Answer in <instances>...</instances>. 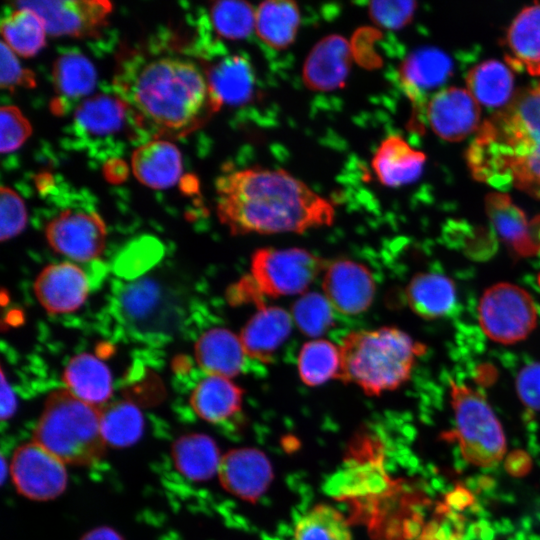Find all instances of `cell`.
Wrapping results in <instances>:
<instances>
[{
    "instance_id": "74e56055",
    "label": "cell",
    "mask_w": 540,
    "mask_h": 540,
    "mask_svg": "<svg viewBox=\"0 0 540 540\" xmlns=\"http://www.w3.org/2000/svg\"><path fill=\"white\" fill-rule=\"evenodd\" d=\"M254 9L245 1H216L210 7V20L216 33L227 40L247 38L255 28Z\"/></svg>"
},
{
    "instance_id": "1f68e13d",
    "label": "cell",
    "mask_w": 540,
    "mask_h": 540,
    "mask_svg": "<svg viewBox=\"0 0 540 540\" xmlns=\"http://www.w3.org/2000/svg\"><path fill=\"white\" fill-rule=\"evenodd\" d=\"M300 26V11L293 1L271 0L256 8L255 30L267 46L283 50L295 40Z\"/></svg>"
},
{
    "instance_id": "f1b7e54d",
    "label": "cell",
    "mask_w": 540,
    "mask_h": 540,
    "mask_svg": "<svg viewBox=\"0 0 540 540\" xmlns=\"http://www.w3.org/2000/svg\"><path fill=\"white\" fill-rule=\"evenodd\" d=\"M63 380L68 391L95 407L106 403L113 392L112 376L108 367L87 353L78 354L68 362Z\"/></svg>"
},
{
    "instance_id": "7dc6e473",
    "label": "cell",
    "mask_w": 540,
    "mask_h": 540,
    "mask_svg": "<svg viewBox=\"0 0 540 540\" xmlns=\"http://www.w3.org/2000/svg\"><path fill=\"white\" fill-rule=\"evenodd\" d=\"M15 410H16V397L2 371L1 372V419L6 420V419L11 418Z\"/></svg>"
},
{
    "instance_id": "6da1fadb",
    "label": "cell",
    "mask_w": 540,
    "mask_h": 540,
    "mask_svg": "<svg viewBox=\"0 0 540 540\" xmlns=\"http://www.w3.org/2000/svg\"><path fill=\"white\" fill-rule=\"evenodd\" d=\"M215 188L217 215L233 235L303 233L334 222L333 204L283 169L233 170Z\"/></svg>"
},
{
    "instance_id": "ffe728a7",
    "label": "cell",
    "mask_w": 540,
    "mask_h": 540,
    "mask_svg": "<svg viewBox=\"0 0 540 540\" xmlns=\"http://www.w3.org/2000/svg\"><path fill=\"white\" fill-rule=\"evenodd\" d=\"M293 319L279 306H261L243 326L240 340L246 355L270 363L291 334Z\"/></svg>"
},
{
    "instance_id": "9c48e42d",
    "label": "cell",
    "mask_w": 540,
    "mask_h": 540,
    "mask_svg": "<svg viewBox=\"0 0 540 540\" xmlns=\"http://www.w3.org/2000/svg\"><path fill=\"white\" fill-rule=\"evenodd\" d=\"M483 332L500 344L524 340L536 327L537 309L530 294L511 283L486 289L478 306Z\"/></svg>"
},
{
    "instance_id": "f546056e",
    "label": "cell",
    "mask_w": 540,
    "mask_h": 540,
    "mask_svg": "<svg viewBox=\"0 0 540 540\" xmlns=\"http://www.w3.org/2000/svg\"><path fill=\"white\" fill-rule=\"evenodd\" d=\"M171 457L177 471L193 481L212 478L218 473L222 458L215 441L201 433L186 434L175 440Z\"/></svg>"
},
{
    "instance_id": "ac0fdd59",
    "label": "cell",
    "mask_w": 540,
    "mask_h": 540,
    "mask_svg": "<svg viewBox=\"0 0 540 540\" xmlns=\"http://www.w3.org/2000/svg\"><path fill=\"white\" fill-rule=\"evenodd\" d=\"M351 47L342 36L331 34L318 41L303 66V82L314 91L342 88L351 67Z\"/></svg>"
},
{
    "instance_id": "c3c4849f",
    "label": "cell",
    "mask_w": 540,
    "mask_h": 540,
    "mask_svg": "<svg viewBox=\"0 0 540 540\" xmlns=\"http://www.w3.org/2000/svg\"><path fill=\"white\" fill-rule=\"evenodd\" d=\"M80 540H124L113 528L102 526L85 533Z\"/></svg>"
},
{
    "instance_id": "8d00e7d4",
    "label": "cell",
    "mask_w": 540,
    "mask_h": 540,
    "mask_svg": "<svg viewBox=\"0 0 540 540\" xmlns=\"http://www.w3.org/2000/svg\"><path fill=\"white\" fill-rule=\"evenodd\" d=\"M293 540H353L345 516L334 506L317 504L296 523Z\"/></svg>"
},
{
    "instance_id": "681fc988",
    "label": "cell",
    "mask_w": 540,
    "mask_h": 540,
    "mask_svg": "<svg viewBox=\"0 0 540 540\" xmlns=\"http://www.w3.org/2000/svg\"><path fill=\"white\" fill-rule=\"evenodd\" d=\"M529 233L538 254H540V215L529 222Z\"/></svg>"
},
{
    "instance_id": "484cf974",
    "label": "cell",
    "mask_w": 540,
    "mask_h": 540,
    "mask_svg": "<svg viewBox=\"0 0 540 540\" xmlns=\"http://www.w3.org/2000/svg\"><path fill=\"white\" fill-rule=\"evenodd\" d=\"M488 218L498 236L506 243L513 255L529 257L538 255L529 233V222L519 208L503 192H491L485 198Z\"/></svg>"
},
{
    "instance_id": "4fadbf2b",
    "label": "cell",
    "mask_w": 540,
    "mask_h": 540,
    "mask_svg": "<svg viewBox=\"0 0 540 540\" xmlns=\"http://www.w3.org/2000/svg\"><path fill=\"white\" fill-rule=\"evenodd\" d=\"M14 6L34 11L52 36L95 34L112 11V3L104 0H23Z\"/></svg>"
},
{
    "instance_id": "bcb514c9",
    "label": "cell",
    "mask_w": 540,
    "mask_h": 540,
    "mask_svg": "<svg viewBox=\"0 0 540 540\" xmlns=\"http://www.w3.org/2000/svg\"><path fill=\"white\" fill-rule=\"evenodd\" d=\"M532 466L529 455L522 450H515L505 460V469L515 477L526 475Z\"/></svg>"
},
{
    "instance_id": "3957f363",
    "label": "cell",
    "mask_w": 540,
    "mask_h": 540,
    "mask_svg": "<svg viewBox=\"0 0 540 540\" xmlns=\"http://www.w3.org/2000/svg\"><path fill=\"white\" fill-rule=\"evenodd\" d=\"M466 161L476 180L540 199V82L517 90L480 125Z\"/></svg>"
},
{
    "instance_id": "836d02e7",
    "label": "cell",
    "mask_w": 540,
    "mask_h": 540,
    "mask_svg": "<svg viewBox=\"0 0 540 540\" xmlns=\"http://www.w3.org/2000/svg\"><path fill=\"white\" fill-rule=\"evenodd\" d=\"M143 430V415L132 402L120 400L100 407V431L106 446H131L141 438Z\"/></svg>"
},
{
    "instance_id": "d590c367",
    "label": "cell",
    "mask_w": 540,
    "mask_h": 540,
    "mask_svg": "<svg viewBox=\"0 0 540 540\" xmlns=\"http://www.w3.org/2000/svg\"><path fill=\"white\" fill-rule=\"evenodd\" d=\"M340 364V347L326 339H314L304 343L297 358L299 377L310 387L338 379Z\"/></svg>"
},
{
    "instance_id": "cb8c5ba5",
    "label": "cell",
    "mask_w": 540,
    "mask_h": 540,
    "mask_svg": "<svg viewBox=\"0 0 540 540\" xmlns=\"http://www.w3.org/2000/svg\"><path fill=\"white\" fill-rule=\"evenodd\" d=\"M425 161L423 152L413 149L402 137L391 135L376 149L371 166L381 184L399 187L416 181Z\"/></svg>"
},
{
    "instance_id": "4316f807",
    "label": "cell",
    "mask_w": 540,
    "mask_h": 540,
    "mask_svg": "<svg viewBox=\"0 0 540 540\" xmlns=\"http://www.w3.org/2000/svg\"><path fill=\"white\" fill-rule=\"evenodd\" d=\"M244 390L229 378L208 375L194 388L190 404L201 419L221 424L242 410Z\"/></svg>"
},
{
    "instance_id": "f35d334b",
    "label": "cell",
    "mask_w": 540,
    "mask_h": 540,
    "mask_svg": "<svg viewBox=\"0 0 540 540\" xmlns=\"http://www.w3.org/2000/svg\"><path fill=\"white\" fill-rule=\"evenodd\" d=\"M333 310L325 295L309 292L294 302L291 316L297 328L304 335L318 337L334 325Z\"/></svg>"
},
{
    "instance_id": "52a82bcc",
    "label": "cell",
    "mask_w": 540,
    "mask_h": 540,
    "mask_svg": "<svg viewBox=\"0 0 540 540\" xmlns=\"http://www.w3.org/2000/svg\"><path fill=\"white\" fill-rule=\"evenodd\" d=\"M114 309L120 322L142 338L170 335L181 316L172 289L152 277L121 285L115 295Z\"/></svg>"
},
{
    "instance_id": "ba28073f",
    "label": "cell",
    "mask_w": 540,
    "mask_h": 540,
    "mask_svg": "<svg viewBox=\"0 0 540 540\" xmlns=\"http://www.w3.org/2000/svg\"><path fill=\"white\" fill-rule=\"evenodd\" d=\"M326 262L302 248H259L251 256L250 276L265 297L305 292Z\"/></svg>"
},
{
    "instance_id": "8fae6325",
    "label": "cell",
    "mask_w": 540,
    "mask_h": 540,
    "mask_svg": "<svg viewBox=\"0 0 540 540\" xmlns=\"http://www.w3.org/2000/svg\"><path fill=\"white\" fill-rule=\"evenodd\" d=\"M10 473L17 492L35 501L55 499L67 486L64 463L33 441L15 450Z\"/></svg>"
},
{
    "instance_id": "277c9868",
    "label": "cell",
    "mask_w": 540,
    "mask_h": 540,
    "mask_svg": "<svg viewBox=\"0 0 540 540\" xmlns=\"http://www.w3.org/2000/svg\"><path fill=\"white\" fill-rule=\"evenodd\" d=\"M340 347L338 379L357 385L368 396H379L405 384L423 347L392 326L351 331Z\"/></svg>"
},
{
    "instance_id": "60d3db41",
    "label": "cell",
    "mask_w": 540,
    "mask_h": 540,
    "mask_svg": "<svg viewBox=\"0 0 540 540\" xmlns=\"http://www.w3.org/2000/svg\"><path fill=\"white\" fill-rule=\"evenodd\" d=\"M27 222L23 200L11 188L0 189V239L5 241L21 233Z\"/></svg>"
},
{
    "instance_id": "7c38bea8",
    "label": "cell",
    "mask_w": 540,
    "mask_h": 540,
    "mask_svg": "<svg viewBox=\"0 0 540 540\" xmlns=\"http://www.w3.org/2000/svg\"><path fill=\"white\" fill-rule=\"evenodd\" d=\"M49 245L59 254L80 262L98 258L104 251L106 228L95 211L66 209L46 226Z\"/></svg>"
},
{
    "instance_id": "f6af8a7d",
    "label": "cell",
    "mask_w": 540,
    "mask_h": 540,
    "mask_svg": "<svg viewBox=\"0 0 540 540\" xmlns=\"http://www.w3.org/2000/svg\"><path fill=\"white\" fill-rule=\"evenodd\" d=\"M263 297L265 296L250 275L233 284L228 290V298L232 304L252 303L257 304L259 308L264 306Z\"/></svg>"
},
{
    "instance_id": "9a60e30c",
    "label": "cell",
    "mask_w": 540,
    "mask_h": 540,
    "mask_svg": "<svg viewBox=\"0 0 540 540\" xmlns=\"http://www.w3.org/2000/svg\"><path fill=\"white\" fill-rule=\"evenodd\" d=\"M222 487L230 494L249 502L257 501L273 480L268 457L259 449L237 448L228 451L218 469Z\"/></svg>"
},
{
    "instance_id": "7402d4cb",
    "label": "cell",
    "mask_w": 540,
    "mask_h": 540,
    "mask_svg": "<svg viewBox=\"0 0 540 540\" xmlns=\"http://www.w3.org/2000/svg\"><path fill=\"white\" fill-rule=\"evenodd\" d=\"M195 358L208 375L233 378L242 373L246 357L240 338L226 328L204 332L195 344Z\"/></svg>"
},
{
    "instance_id": "2e32d148",
    "label": "cell",
    "mask_w": 540,
    "mask_h": 540,
    "mask_svg": "<svg viewBox=\"0 0 540 540\" xmlns=\"http://www.w3.org/2000/svg\"><path fill=\"white\" fill-rule=\"evenodd\" d=\"M471 93L450 87L438 91L426 105L429 125L447 141H460L480 127V107Z\"/></svg>"
},
{
    "instance_id": "b9f144b4",
    "label": "cell",
    "mask_w": 540,
    "mask_h": 540,
    "mask_svg": "<svg viewBox=\"0 0 540 540\" xmlns=\"http://www.w3.org/2000/svg\"><path fill=\"white\" fill-rule=\"evenodd\" d=\"M416 5L414 1H373L369 3L368 13L378 26L399 29L411 21Z\"/></svg>"
},
{
    "instance_id": "8992f818",
    "label": "cell",
    "mask_w": 540,
    "mask_h": 540,
    "mask_svg": "<svg viewBox=\"0 0 540 540\" xmlns=\"http://www.w3.org/2000/svg\"><path fill=\"white\" fill-rule=\"evenodd\" d=\"M450 396L456 437L465 460L480 467L497 464L505 454L506 440L491 406L482 394L464 384L452 382Z\"/></svg>"
},
{
    "instance_id": "d6a6232c",
    "label": "cell",
    "mask_w": 540,
    "mask_h": 540,
    "mask_svg": "<svg viewBox=\"0 0 540 540\" xmlns=\"http://www.w3.org/2000/svg\"><path fill=\"white\" fill-rule=\"evenodd\" d=\"M466 84L474 99L490 108L506 106L514 96L511 69L497 60H486L467 74Z\"/></svg>"
},
{
    "instance_id": "e0dca14e",
    "label": "cell",
    "mask_w": 540,
    "mask_h": 540,
    "mask_svg": "<svg viewBox=\"0 0 540 540\" xmlns=\"http://www.w3.org/2000/svg\"><path fill=\"white\" fill-rule=\"evenodd\" d=\"M34 292L49 313H71L85 302L89 281L79 266L69 262L55 263L39 273L34 282Z\"/></svg>"
},
{
    "instance_id": "44dd1931",
    "label": "cell",
    "mask_w": 540,
    "mask_h": 540,
    "mask_svg": "<svg viewBox=\"0 0 540 540\" xmlns=\"http://www.w3.org/2000/svg\"><path fill=\"white\" fill-rule=\"evenodd\" d=\"M55 98L51 103L52 111L63 114L80 105L96 84V71L93 64L84 55L67 52L60 55L52 69Z\"/></svg>"
},
{
    "instance_id": "ab89813d",
    "label": "cell",
    "mask_w": 540,
    "mask_h": 540,
    "mask_svg": "<svg viewBox=\"0 0 540 540\" xmlns=\"http://www.w3.org/2000/svg\"><path fill=\"white\" fill-rule=\"evenodd\" d=\"M32 127L22 112L15 106L0 109V151L10 153L17 150L31 135Z\"/></svg>"
},
{
    "instance_id": "83f0119b",
    "label": "cell",
    "mask_w": 540,
    "mask_h": 540,
    "mask_svg": "<svg viewBox=\"0 0 540 540\" xmlns=\"http://www.w3.org/2000/svg\"><path fill=\"white\" fill-rule=\"evenodd\" d=\"M405 295L411 310L426 320L448 315L457 301L454 282L433 272L415 274L406 287Z\"/></svg>"
},
{
    "instance_id": "5b68a950",
    "label": "cell",
    "mask_w": 540,
    "mask_h": 540,
    "mask_svg": "<svg viewBox=\"0 0 540 540\" xmlns=\"http://www.w3.org/2000/svg\"><path fill=\"white\" fill-rule=\"evenodd\" d=\"M33 442L64 464L96 463L107 447L100 431V407L78 399L66 388L54 390L34 428Z\"/></svg>"
},
{
    "instance_id": "ee69618b",
    "label": "cell",
    "mask_w": 540,
    "mask_h": 540,
    "mask_svg": "<svg viewBox=\"0 0 540 540\" xmlns=\"http://www.w3.org/2000/svg\"><path fill=\"white\" fill-rule=\"evenodd\" d=\"M516 391L527 408L540 411V362H531L519 371Z\"/></svg>"
},
{
    "instance_id": "603a6c76",
    "label": "cell",
    "mask_w": 540,
    "mask_h": 540,
    "mask_svg": "<svg viewBox=\"0 0 540 540\" xmlns=\"http://www.w3.org/2000/svg\"><path fill=\"white\" fill-rule=\"evenodd\" d=\"M134 176L153 189L172 187L182 174L178 148L167 140H151L139 145L131 157Z\"/></svg>"
},
{
    "instance_id": "d4e9b609",
    "label": "cell",
    "mask_w": 540,
    "mask_h": 540,
    "mask_svg": "<svg viewBox=\"0 0 540 540\" xmlns=\"http://www.w3.org/2000/svg\"><path fill=\"white\" fill-rule=\"evenodd\" d=\"M205 75L220 106L246 104L254 96V71L248 59L241 55L224 56L211 64Z\"/></svg>"
},
{
    "instance_id": "f907efd6",
    "label": "cell",
    "mask_w": 540,
    "mask_h": 540,
    "mask_svg": "<svg viewBox=\"0 0 540 540\" xmlns=\"http://www.w3.org/2000/svg\"><path fill=\"white\" fill-rule=\"evenodd\" d=\"M1 467H2V474H1V480L2 482L5 480V467H6V463L4 461V459L2 458V462H1Z\"/></svg>"
},
{
    "instance_id": "7a4b0ae2",
    "label": "cell",
    "mask_w": 540,
    "mask_h": 540,
    "mask_svg": "<svg viewBox=\"0 0 540 540\" xmlns=\"http://www.w3.org/2000/svg\"><path fill=\"white\" fill-rule=\"evenodd\" d=\"M116 94L144 126L165 134H186L220 105L199 66L184 58H136L115 78Z\"/></svg>"
},
{
    "instance_id": "5bb4252c",
    "label": "cell",
    "mask_w": 540,
    "mask_h": 540,
    "mask_svg": "<svg viewBox=\"0 0 540 540\" xmlns=\"http://www.w3.org/2000/svg\"><path fill=\"white\" fill-rule=\"evenodd\" d=\"M323 271L322 288L334 310L353 316L370 308L376 284L367 266L341 258L326 263Z\"/></svg>"
},
{
    "instance_id": "7bdbcfd3",
    "label": "cell",
    "mask_w": 540,
    "mask_h": 540,
    "mask_svg": "<svg viewBox=\"0 0 540 540\" xmlns=\"http://www.w3.org/2000/svg\"><path fill=\"white\" fill-rule=\"evenodd\" d=\"M36 85L34 73L24 68L16 54L1 41L0 44V86L13 90L17 87L31 88Z\"/></svg>"
},
{
    "instance_id": "e575fe53",
    "label": "cell",
    "mask_w": 540,
    "mask_h": 540,
    "mask_svg": "<svg viewBox=\"0 0 540 540\" xmlns=\"http://www.w3.org/2000/svg\"><path fill=\"white\" fill-rule=\"evenodd\" d=\"M1 35L10 49L22 57H32L45 46L46 30L32 10L16 7L1 20Z\"/></svg>"
},
{
    "instance_id": "d6986e66",
    "label": "cell",
    "mask_w": 540,
    "mask_h": 540,
    "mask_svg": "<svg viewBox=\"0 0 540 540\" xmlns=\"http://www.w3.org/2000/svg\"><path fill=\"white\" fill-rule=\"evenodd\" d=\"M452 70L453 62L444 51L420 48L411 52L400 65V84L416 108L421 109L427 105L426 94L442 86Z\"/></svg>"
},
{
    "instance_id": "4dcf8cb0",
    "label": "cell",
    "mask_w": 540,
    "mask_h": 540,
    "mask_svg": "<svg viewBox=\"0 0 540 540\" xmlns=\"http://www.w3.org/2000/svg\"><path fill=\"white\" fill-rule=\"evenodd\" d=\"M506 44L511 65L540 76V4L524 8L515 17L508 29Z\"/></svg>"
},
{
    "instance_id": "30bf717a",
    "label": "cell",
    "mask_w": 540,
    "mask_h": 540,
    "mask_svg": "<svg viewBox=\"0 0 540 540\" xmlns=\"http://www.w3.org/2000/svg\"><path fill=\"white\" fill-rule=\"evenodd\" d=\"M144 127L141 119L118 95L88 97L75 108L72 134L79 146L92 150L122 142V136Z\"/></svg>"
}]
</instances>
